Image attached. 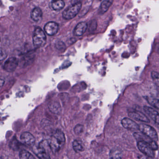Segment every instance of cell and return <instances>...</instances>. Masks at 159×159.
<instances>
[{
  "mask_svg": "<svg viewBox=\"0 0 159 159\" xmlns=\"http://www.w3.org/2000/svg\"><path fill=\"white\" fill-rule=\"evenodd\" d=\"M66 142V138L63 132L57 129L52 136L49 142L50 150L53 153L59 152L63 147Z\"/></svg>",
  "mask_w": 159,
  "mask_h": 159,
  "instance_id": "1",
  "label": "cell"
},
{
  "mask_svg": "<svg viewBox=\"0 0 159 159\" xmlns=\"http://www.w3.org/2000/svg\"><path fill=\"white\" fill-rule=\"evenodd\" d=\"M46 36L43 30L40 28H36L35 29L33 36V42L36 47H41L46 44Z\"/></svg>",
  "mask_w": 159,
  "mask_h": 159,
  "instance_id": "2",
  "label": "cell"
},
{
  "mask_svg": "<svg viewBox=\"0 0 159 159\" xmlns=\"http://www.w3.org/2000/svg\"><path fill=\"white\" fill-rule=\"evenodd\" d=\"M81 2L73 4L66 9L63 13V17L66 20L73 19L78 15L81 8Z\"/></svg>",
  "mask_w": 159,
  "mask_h": 159,
  "instance_id": "3",
  "label": "cell"
},
{
  "mask_svg": "<svg viewBox=\"0 0 159 159\" xmlns=\"http://www.w3.org/2000/svg\"><path fill=\"white\" fill-rule=\"evenodd\" d=\"M47 147H50L49 143L46 141H43L40 143L39 147L35 151L36 154L39 159H50Z\"/></svg>",
  "mask_w": 159,
  "mask_h": 159,
  "instance_id": "4",
  "label": "cell"
},
{
  "mask_svg": "<svg viewBox=\"0 0 159 159\" xmlns=\"http://www.w3.org/2000/svg\"><path fill=\"white\" fill-rule=\"evenodd\" d=\"M139 130L148 136L152 140L157 141L158 136L157 132L154 128L147 124H141L139 125Z\"/></svg>",
  "mask_w": 159,
  "mask_h": 159,
  "instance_id": "5",
  "label": "cell"
},
{
  "mask_svg": "<svg viewBox=\"0 0 159 159\" xmlns=\"http://www.w3.org/2000/svg\"><path fill=\"white\" fill-rule=\"evenodd\" d=\"M137 147L140 151H141L146 156L150 157H154V150L148 142L144 141H138Z\"/></svg>",
  "mask_w": 159,
  "mask_h": 159,
  "instance_id": "6",
  "label": "cell"
},
{
  "mask_svg": "<svg viewBox=\"0 0 159 159\" xmlns=\"http://www.w3.org/2000/svg\"><path fill=\"white\" fill-rule=\"evenodd\" d=\"M18 65V60L15 57H10L3 64V69L8 72L14 71Z\"/></svg>",
  "mask_w": 159,
  "mask_h": 159,
  "instance_id": "7",
  "label": "cell"
},
{
  "mask_svg": "<svg viewBox=\"0 0 159 159\" xmlns=\"http://www.w3.org/2000/svg\"><path fill=\"white\" fill-rule=\"evenodd\" d=\"M20 140L23 144L29 147L33 146L35 143V138L29 132L23 133L21 135Z\"/></svg>",
  "mask_w": 159,
  "mask_h": 159,
  "instance_id": "8",
  "label": "cell"
},
{
  "mask_svg": "<svg viewBox=\"0 0 159 159\" xmlns=\"http://www.w3.org/2000/svg\"><path fill=\"white\" fill-rule=\"evenodd\" d=\"M121 124L124 128L128 130H139V125L130 118H125L122 119Z\"/></svg>",
  "mask_w": 159,
  "mask_h": 159,
  "instance_id": "9",
  "label": "cell"
},
{
  "mask_svg": "<svg viewBox=\"0 0 159 159\" xmlns=\"http://www.w3.org/2000/svg\"><path fill=\"white\" fill-rule=\"evenodd\" d=\"M144 111L157 125L159 126V114L156 110L148 106H144Z\"/></svg>",
  "mask_w": 159,
  "mask_h": 159,
  "instance_id": "10",
  "label": "cell"
},
{
  "mask_svg": "<svg viewBox=\"0 0 159 159\" xmlns=\"http://www.w3.org/2000/svg\"><path fill=\"white\" fill-rule=\"evenodd\" d=\"M128 116L130 118L134 119L137 121L146 122V123L150 122L149 119L145 114H143L141 112H139V111H134V112H130L128 114Z\"/></svg>",
  "mask_w": 159,
  "mask_h": 159,
  "instance_id": "11",
  "label": "cell"
},
{
  "mask_svg": "<svg viewBox=\"0 0 159 159\" xmlns=\"http://www.w3.org/2000/svg\"><path fill=\"white\" fill-rule=\"evenodd\" d=\"M59 28V25L53 22H49L44 27L45 32L49 35H54L56 34Z\"/></svg>",
  "mask_w": 159,
  "mask_h": 159,
  "instance_id": "12",
  "label": "cell"
},
{
  "mask_svg": "<svg viewBox=\"0 0 159 159\" xmlns=\"http://www.w3.org/2000/svg\"><path fill=\"white\" fill-rule=\"evenodd\" d=\"M88 25L86 22L79 23L75 28L74 35L76 36H81L84 34L87 28Z\"/></svg>",
  "mask_w": 159,
  "mask_h": 159,
  "instance_id": "13",
  "label": "cell"
},
{
  "mask_svg": "<svg viewBox=\"0 0 159 159\" xmlns=\"http://www.w3.org/2000/svg\"><path fill=\"white\" fill-rule=\"evenodd\" d=\"M42 15V11L39 7H36L34 8L31 13V18L33 20L37 22L41 20Z\"/></svg>",
  "mask_w": 159,
  "mask_h": 159,
  "instance_id": "14",
  "label": "cell"
},
{
  "mask_svg": "<svg viewBox=\"0 0 159 159\" xmlns=\"http://www.w3.org/2000/svg\"><path fill=\"white\" fill-rule=\"evenodd\" d=\"M113 0H104L100 6L99 12L100 14L106 13L113 4Z\"/></svg>",
  "mask_w": 159,
  "mask_h": 159,
  "instance_id": "15",
  "label": "cell"
},
{
  "mask_svg": "<svg viewBox=\"0 0 159 159\" xmlns=\"http://www.w3.org/2000/svg\"><path fill=\"white\" fill-rule=\"evenodd\" d=\"M134 136L138 141H144L150 143L152 141H153L141 132L140 133H139V132L134 133Z\"/></svg>",
  "mask_w": 159,
  "mask_h": 159,
  "instance_id": "16",
  "label": "cell"
},
{
  "mask_svg": "<svg viewBox=\"0 0 159 159\" xmlns=\"http://www.w3.org/2000/svg\"><path fill=\"white\" fill-rule=\"evenodd\" d=\"M52 7L54 10L59 11L65 7L63 0H53L52 2Z\"/></svg>",
  "mask_w": 159,
  "mask_h": 159,
  "instance_id": "17",
  "label": "cell"
},
{
  "mask_svg": "<svg viewBox=\"0 0 159 159\" xmlns=\"http://www.w3.org/2000/svg\"><path fill=\"white\" fill-rule=\"evenodd\" d=\"M144 97L149 105L156 109H159V99L147 96Z\"/></svg>",
  "mask_w": 159,
  "mask_h": 159,
  "instance_id": "18",
  "label": "cell"
},
{
  "mask_svg": "<svg viewBox=\"0 0 159 159\" xmlns=\"http://www.w3.org/2000/svg\"><path fill=\"white\" fill-rule=\"evenodd\" d=\"M110 159H122L121 152L117 148H113L110 152Z\"/></svg>",
  "mask_w": 159,
  "mask_h": 159,
  "instance_id": "19",
  "label": "cell"
},
{
  "mask_svg": "<svg viewBox=\"0 0 159 159\" xmlns=\"http://www.w3.org/2000/svg\"><path fill=\"white\" fill-rule=\"evenodd\" d=\"M74 150L77 153L82 152L84 150V147L81 142L78 140H74L73 143Z\"/></svg>",
  "mask_w": 159,
  "mask_h": 159,
  "instance_id": "20",
  "label": "cell"
},
{
  "mask_svg": "<svg viewBox=\"0 0 159 159\" xmlns=\"http://www.w3.org/2000/svg\"><path fill=\"white\" fill-rule=\"evenodd\" d=\"M151 77L154 83L155 84L158 92H159V73L156 71H152Z\"/></svg>",
  "mask_w": 159,
  "mask_h": 159,
  "instance_id": "21",
  "label": "cell"
},
{
  "mask_svg": "<svg viewBox=\"0 0 159 159\" xmlns=\"http://www.w3.org/2000/svg\"><path fill=\"white\" fill-rule=\"evenodd\" d=\"M20 159H35L31 153L27 150H23L19 154Z\"/></svg>",
  "mask_w": 159,
  "mask_h": 159,
  "instance_id": "22",
  "label": "cell"
},
{
  "mask_svg": "<svg viewBox=\"0 0 159 159\" xmlns=\"http://www.w3.org/2000/svg\"><path fill=\"white\" fill-rule=\"evenodd\" d=\"M84 131V126L81 124H78L76 126L74 129L75 133L77 135L81 134Z\"/></svg>",
  "mask_w": 159,
  "mask_h": 159,
  "instance_id": "23",
  "label": "cell"
},
{
  "mask_svg": "<svg viewBox=\"0 0 159 159\" xmlns=\"http://www.w3.org/2000/svg\"><path fill=\"white\" fill-rule=\"evenodd\" d=\"M7 54L3 49L1 50V61H2L7 57Z\"/></svg>",
  "mask_w": 159,
  "mask_h": 159,
  "instance_id": "24",
  "label": "cell"
},
{
  "mask_svg": "<svg viewBox=\"0 0 159 159\" xmlns=\"http://www.w3.org/2000/svg\"><path fill=\"white\" fill-rule=\"evenodd\" d=\"M82 0H72V4H76V3H79L81 2Z\"/></svg>",
  "mask_w": 159,
  "mask_h": 159,
  "instance_id": "25",
  "label": "cell"
},
{
  "mask_svg": "<svg viewBox=\"0 0 159 159\" xmlns=\"http://www.w3.org/2000/svg\"><path fill=\"white\" fill-rule=\"evenodd\" d=\"M156 48H157V51L159 53V43L157 44V46H156Z\"/></svg>",
  "mask_w": 159,
  "mask_h": 159,
  "instance_id": "26",
  "label": "cell"
}]
</instances>
